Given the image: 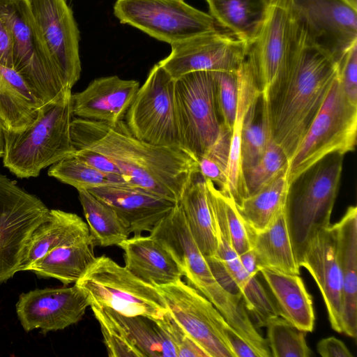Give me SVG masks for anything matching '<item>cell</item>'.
Listing matches in <instances>:
<instances>
[{
  "mask_svg": "<svg viewBox=\"0 0 357 357\" xmlns=\"http://www.w3.org/2000/svg\"><path fill=\"white\" fill-rule=\"evenodd\" d=\"M231 131L222 126L215 142L198 158L199 173L228 196L227 169Z\"/></svg>",
  "mask_w": 357,
  "mask_h": 357,
  "instance_id": "ab89813d",
  "label": "cell"
},
{
  "mask_svg": "<svg viewBox=\"0 0 357 357\" xmlns=\"http://www.w3.org/2000/svg\"><path fill=\"white\" fill-rule=\"evenodd\" d=\"M73 155L84 161L102 173L123 176L116 165L106 156L98 152L88 149H77Z\"/></svg>",
  "mask_w": 357,
  "mask_h": 357,
  "instance_id": "f6af8a7d",
  "label": "cell"
},
{
  "mask_svg": "<svg viewBox=\"0 0 357 357\" xmlns=\"http://www.w3.org/2000/svg\"><path fill=\"white\" fill-rule=\"evenodd\" d=\"M157 289L173 318L209 357H235L225 334L229 324L204 296L181 280Z\"/></svg>",
  "mask_w": 357,
  "mask_h": 357,
  "instance_id": "5bb4252c",
  "label": "cell"
},
{
  "mask_svg": "<svg viewBox=\"0 0 357 357\" xmlns=\"http://www.w3.org/2000/svg\"><path fill=\"white\" fill-rule=\"evenodd\" d=\"M357 105L346 96L337 75L326 100L289 159V183L325 156L345 155L356 149Z\"/></svg>",
  "mask_w": 357,
  "mask_h": 357,
  "instance_id": "52a82bcc",
  "label": "cell"
},
{
  "mask_svg": "<svg viewBox=\"0 0 357 357\" xmlns=\"http://www.w3.org/2000/svg\"><path fill=\"white\" fill-rule=\"evenodd\" d=\"M317 352L323 357H352L345 344L335 337L321 340L317 346Z\"/></svg>",
  "mask_w": 357,
  "mask_h": 357,
  "instance_id": "bcb514c9",
  "label": "cell"
},
{
  "mask_svg": "<svg viewBox=\"0 0 357 357\" xmlns=\"http://www.w3.org/2000/svg\"><path fill=\"white\" fill-rule=\"evenodd\" d=\"M261 273L274 298L280 317L306 333L312 332L315 315L312 298L298 274L260 267Z\"/></svg>",
  "mask_w": 357,
  "mask_h": 357,
  "instance_id": "4316f807",
  "label": "cell"
},
{
  "mask_svg": "<svg viewBox=\"0 0 357 357\" xmlns=\"http://www.w3.org/2000/svg\"><path fill=\"white\" fill-rule=\"evenodd\" d=\"M89 301L75 283L73 287L36 289L20 296L16 311L24 329L43 333L63 330L83 317Z\"/></svg>",
  "mask_w": 357,
  "mask_h": 357,
  "instance_id": "d6986e66",
  "label": "cell"
},
{
  "mask_svg": "<svg viewBox=\"0 0 357 357\" xmlns=\"http://www.w3.org/2000/svg\"><path fill=\"white\" fill-rule=\"evenodd\" d=\"M49 211L40 199L0 174V283L18 271L28 238Z\"/></svg>",
  "mask_w": 357,
  "mask_h": 357,
  "instance_id": "4fadbf2b",
  "label": "cell"
},
{
  "mask_svg": "<svg viewBox=\"0 0 357 357\" xmlns=\"http://www.w3.org/2000/svg\"><path fill=\"white\" fill-rule=\"evenodd\" d=\"M307 43L337 63L357 42V9L344 0H291Z\"/></svg>",
  "mask_w": 357,
  "mask_h": 357,
  "instance_id": "2e32d148",
  "label": "cell"
},
{
  "mask_svg": "<svg viewBox=\"0 0 357 357\" xmlns=\"http://www.w3.org/2000/svg\"><path fill=\"white\" fill-rule=\"evenodd\" d=\"M48 175L77 190L126 183L123 176L102 173L73 155L52 165Z\"/></svg>",
  "mask_w": 357,
  "mask_h": 357,
  "instance_id": "8d00e7d4",
  "label": "cell"
},
{
  "mask_svg": "<svg viewBox=\"0 0 357 357\" xmlns=\"http://www.w3.org/2000/svg\"><path fill=\"white\" fill-rule=\"evenodd\" d=\"M272 139L267 102L260 93L247 110L243 122L242 171L254 166L260 160Z\"/></svg>",
  "mask_w": 357,
  "mask_h": 357,
  "instance_id": "d590c367",
  "label": "cell"
},
{
  "mask_svg": "<svg viewBox=\"0 0 357 357\" xmlns=\"http://www.w3.org/2000/svg\"><path fill=\"white\" fill-rule=\"evenodd\" d=\"M31 14L67 89L81 74L79 32L66 0H28Z\"/></svg>",
  "mask_w": 357,
  "mask_h": 357,
  "instance_id": "ac0fdd59",
  "label": "cell"
},
{
  "mask_svg": "<svg viewBox=\"0 0 357 357\" xmlns=\"http://www.w3.org/2000/svg\"><path fill=\"white\" fill-rule=\"evenodd\" d=\"M174 82L158 63L151 69L125 116V122L135 137L155 145L180 146Z\"/></svg>",
  "mask_w": 357,
  "mask_h": 357,
  "instance_id": "7c38bea8",
  "label": "cell"
},
{
  "mask_svg": "<svg viewBox=\"0 0 357 357\" xmlns=\"http://www.w3.org/2000/svg\"><path fill=\"white\" fill-rule=\"evenodd\" d=\"M214 72H192L174 82L179 144L197 159L215 142L222 126L215 101Z\"/></svg>",
  "mask_w": 357,
  "mask_h": 357,
  "instance_id": "30bf717a",
  "label": "cell"
},
{
  "mask_svg": "<svg viewBox=\"0 0 357 357\" xmlns=\"http://www.w3.org/2000/svg\"><path fill=\"white\" fill-rule=\"evenodd\" d=\"M92 238L88 225L75 213L58 209L49 211L27 239L18 271H26L51 250Z\"/></svg>",
  "mask_w": 357,
  "mask_h": 357,
  "instance_id": "484cf974",
  "label": "cell"
},
{
  "mask_svg": "<svg viewBox=\"0 0 357 357\" xmlns=\"http://www.w3.org/2000/svg\"><path fill=\"white\" fill-rule=\"evenodd\" d=\"M350 6L357 9V0H344Z\"/></svg>",
  "mask_w": 357,
  "mask_h": 357,
  "instance_id": "816d5d0a",
  "label": "cell"
},
{
  "mask_svg": "<svg viewBox=\"0 0 357 357\" xmlns=\"http://www.w3.org/2000/svg\"><path fill=\"white\" fill-rule=\"evenodd\" d=\"M158 62L175 80L197 71L236 72L246 60L248 45L222 30L198 35L171 45Z\"/></svg>",
  "mask_w": 357,
  "mask_h": 357,
  "instance_id": "9a60e30c",
  "label": "cell"
},
{
  "mask_svg": "<svg viewBox=\"0 0 357 357\" xmlns=\"http://www.w3.org/2000/svg\"><path fill=\"white\" fill-rule=\"evenodd\" d=\"M0 17L10 32L13 69L39 102L45 105L71 91L47 50L28 0H0Z\"/></svg>",
  "mask_w": 357,
  "mask_h": 357,
  "instance_id": "8992f818",
  "label": "cell"
},
{
  "mask_svg": "<svg viewBox=\"0 0 357 357\" xmlns=\"http://www.w3.org/2000/svg\"><path fill=\"white\" fill-rule=\"evenodd\" d=\"M172 255L190 285L204 296L236 331L245 328L250 316L241 297L218 282L190 231L180 204L150 233Z\"/></svg>",
  "mask_w": 357,
  "mask_h": 357,
  "instance_id": "5b68a950",
  "label": "cell"
},
{
  "mask_svg": "<svg viewBox=\"0 0 357 357\" xmlns=\"http://www.w3.org/2000/svg\"><path fill=\"white\" fill-rule=\"evenodd\" d=\"M125 267L142 281L155 287L181 280L178 265L152 235L133 236L121 243Z\"/></svg>",
  "mask_w": 357,
  "mask_h": 357,
  "instance_id": "d4e9b609",
  "label": "cell"
},
{
  "mask_svg": "<svg viewBox=\"0 0 357 357\" xmlns=\"http://www.w3.org/2000/svg\"><path fill=\"white\" fill-rule=\"evenodd\" d=\"M75 284L87 296L89 306L155 320L162 319L168 312L157 287L142 281L105 255L96 257Z\"/></svg>",
  "mask_w": 357,
  "mask_h": 357,
  "instance_id": "ba28073f",
  "label": "cell"
},
{
  "mask_svg": "<svg viewBox=\"0 0 357 357\" xmlns=\"http://www.w3.org/2000/svg\"><path fill=\"white\" fill-rule=\"evenodd\" d=\"M5 146V130L0 121V157H3Z\"/></svg>",
  "mask_w": 357,
  "mask_h": 357,
  "instance_id": "f907efd6",
  "label": "cell"
},
{
  "mask_svg": "<svg viewBox=\"0 0 357 357\" xmlns=\"http://www.w3.org/2000/svg\"><path fill=\"white\" fill-rule=\"evenodd\" d=\"M112 206L130 233H151L176 203L129 183L112 184L89 190Z\"/></svg>",
  "mask_w": 357,
  "mask_h": 357,
  "instance_id": "7402d4cb",
  "label": "cell"
},
{
  "mask_svg": "<svg viewBox=\"0 0 357 357\" xmlns=\"http://www.w3.org/2000/svg\"><path fill=\"white\" fill-rule=\"evenodd\" d=\"M343 158L338 153L329 154L289 183L285 213L297 261L310 239L331 225Z\"/></svg>",
  "mask_w": 357,
  "mask_h": 357,
  "instance_id": "277c9868",
  "label": "cell"
},
{
  "mask_svg": "<svg viewBox=\"0 0 357 357\" xmlns=\"http://www.w3.org/2000/svg\"><path fill=\"white\" fill-rule=\"evenodd\" d=\"M238 93L236 117L231 133L229 155L227 169L228 197L236 205L247 197L244 185L241 157V130L244 116L250 105L260 91L252 72L245 61L238 71Z\"/></svg>",
  "mask_w": 357,
  "mask_h": 357,
  "instance_id": "1f68e13d",
  "label": "cell"
},
{
  "mask_svg": "<svg viewBox=\"0 0 357 357\" xmlns=\"http://www.w3.org/2000/svg\"><path fill=\"white\" fill-rule=\"evenodd\" d=\"M319 288L331 328L342 331V278L331 225L320 230L306 244L298 259Z\"/></svg>",
  "mask_w": 357,
  "mask_h": 357,
  "instance_id": "44dd1931",
  "label": "cell"
},
{
  "mask_svg": "<svg viewBox=\"0 0 357 357\" xmlns=\"http://www.w3.org/2000/svg\"><path fill=\"white\" fill-rule=\"evenodd\" d=\"M180 204L190 231L205 257H215L218 238L205 178L199 173L183 192Z\"/></svg>",
  "mask_w": 357,
  "mask_h": 357,
  "instance_id": "4dcf8cb0",
  "label": "cell"
},
{
  "mask_svg": "<svg viewBox=\"0 0 357 357\" xmlns=\"http://www.w3.org/2000/svg\"><path fill=\"white\" fill-rule=\"evenodd\" d=\"M342 278V331L357 335V208L350 206L342 218L331 225Z\"/></svg>",
  "mask_w": 357,
  "mask_h": 357,
  "instance_id": "cb8c5ba5",
  "label": "cell"
},
{
  "mask_svg": "<svg viewBox=\"0 0 357 357\" xmlns=\"http://www.w3.org/2000/svg\"><path fill=\"white\" fill-rule=\"evenodd\" d=\"M43 106L13 68L0 65V121L5 130H23Z\"/></svg>",
  "mask_w": 357,
  "mask_h": 357,
  "instance_id": "f1b7e54d",
  "label": "cell"
},
{
  "mask_svg": "<svg viewBox=\"0 0 357 357\" xmlns=\"http://www.w3.org/2000/svg\"><path fill=\"white\" fill-rule=\"evenodd\" d=\"M114 14L121 23L170 45L220 30L210 14L183 0H117Z\"/></svg>",
  "mask_w": 357,
  "mask_h": 357,
  "instance_id": "8fae6325",
  "label": "cell"
},
{
  "mask_svg": "<svg viewBox=\"0 0 357 357\" xmlns=\"http://www.w3.org/2000/svg\"><path fill=\"white\" fill-rule=\"evenodd\" d=\"M139 88V82L116 75L95 79L85 89L72 94L73 115L109 123L122 121Z\"/></svg>",
  "mask_w": 357,
  "mask_h": 357,
  "instance_id": "603a6c76",
  "label": "cell"
},
{
  "mask_svg": "<svg viewBox=\"0 0 357 357\" xmlns=\"http://www.w3.org/2000/svg\"><path fill=\"white\" fill-rule=\"evenodd\" d=\"M267 15L246 62L264 98L284 75L306 36L293 13L291 0H268Z\"/></svg>",
  "mask_w": 357,
  "mask_h": 357,
  "instance_id": "9c48e42d",
  "label": "cell"
},
{
  "mask_svg": "<svg viewBox=\"0 0 357 357\" xmlns=\"http://www.w3.org/2000/svg\"><path fill=\"white\" fill-rule=\"evenodd\" d=\"M267 328V343L274 357H310L312 351L308 347L306 332L278 316L269 319Z\"/></svg>",
  "mask_w": 357,
  "mask_h": 357,
  "instance_id": "74e56055",
  "label": "cell"
},
{
  "mask_svg": "<svg viewBox=\"0 0 357 357\" xmlns=\"http://www.w3.org/2000/svg\"><path fill=\"white\" fill-rule=\"evenodd\" d=\"M210 15L218 26L251 45L264 23L268 0H206Z\"/></svg>",
  "mask_w": 357,
  "mask_h": 357,
  "instance_id": "f546056e",
  "label": "cell"
},
{
  "mask_svg": "<svg viewBox=\"0 0 357 357\" xmlns=\"http://www.w3.org/2000/svg\"><path fill=\"white\" fill-rule=\"evenodd\" d=\"M250 236L258 269L264 267L299 275L300 266L289 235L285 206L266 229L259 232L250 231Z\"/></svg>",
  "mask_w": 357,
  "mask_h": 357,
  "instance_id": "83f0119b",
  "label": "cell"
},
{
  "mask_svg": "<svg viewBox=\"0 0 357 357\" xmlns=\"http://www.w3.org/2000/svg\"><path fill=\"white\" fill-rule=\"evenodd\" d=\"M0 65L13 68L12 38L8 25L0 17Z\"/></svg>",
  "mask_w": 357,
  "mask_h": 357,
  "instance_id": "c3c4849f",
  "label": "cell"
},
{
  "mask_svg": "<svg viewBox=\"0 0 357 357\" xmlns=\"http://www.w3.org/2000/svg\"><path fill=\"white\" fill-rule=\"evenodd\" d=\"M223 206L230 241L233 248L239 255L252 249L250 231L234 201L225 194Z\"/></svg>",
  "mask_w": 357,
  "mask_h": 357,
  "instance_id": "7bdbcfd3",
  "label": "cell"
},
{
  "mask_svg": "<svg viewBox=\"0 0 357 357\" xmlns=\"http://www.w3.org/2000/svg\"><path fill=\"white\" fill-rule=\"evenodd\" d=\"M72 92L40 108L36 119L20 132L5 130L4 166L19 178L40 171L75 151L71 138Z\"/></svg>",
  "mask_w": 357,
  "mask_h": 357,
  "instance_id": "3957f363",
  "label": "cell"
},
{
  "mask_svg": "<svg viewBox=\"0 0 357 357\" xmlns=\"http://www.w3.org/2000/svg\"><path fill=\"white\" fill-rule=\"evenodd\" d=\"M209 204L218 238L216 256L238 287L248 312L255 321V326L264 327L269 319L279 316L276 306L257 276L250 275L243 267L238 255L232 247L222 197L219 195L211 197Z\"/></svg>",
  "mask_w": 357,
  "mask_h": 357,
  "instance_id": "ffe728a7",
  "label": "cell"
},
{
  "mask_svg": "<svg viewBox=\"0 0 357 357\" xmlns=\"http://www.w3.org/2000/svg\"><path fill=\"white\" fill-rule=\"evenodd\" d=\"M90 307L99 323L109 356L177 357L169 338L155 320Z\"/></svg>",
  "mask_w": 357,
  "mask_h": 357,
  "instance_id": "e0dca14e",
  "label": "cell"
},
{
  "mask_svg": "<svg viewBox=\"0 0 357 357\" xmlns=\"http://www.w3.org/2000/svg\"><path fill=\"white\" fill-rule=\"evenodd\" d=\"M75 149H88L112 160L126 183L178 203L199 173L198 159L181 146L155 145L135 137L125 121L115 123L73 118Z\"/></svg>",
  "mask_w": 357,
  "mask_h": 357,
  "instance_id": "6da1fadb",
  "label": "cell"
},
{
  "mask_svg": "<svg viewBox=\"0 0 357 357\" xmlns=\"http://www.w3.org/2000/svg\"><path fill=\"white\" fill-rule=\"evenodd\" d=\"M337 79L349 100L357 105V42L337 62Z\"/></svg>",
  "mask_w": 357,
  "mask_h": 357,
  "instance_id": "ee69618b",
  "label": "cell"
},
{
  "mask_svg": "<svg viewBox=\"0 0 357 357\" xmlns=\"http://www.w3.org/2000/svg\"><path fill=\"white\" fill-rule=\"evenodd\" d=\"M238 71L214 72V95L218 115L221 124L231 131L237 109Z\"/></svg>",
  "mask_w": 357,
  "mask_h": 357,
  "instance_id": "60d3db41",
  "label": "cell"
},
{
  "mask_svg": "<svg viewBox=\"0 0 357 357\" xmlns=\"http://www.w3.org/2000/svg\"><path fill=\"white\" fill-rule=\"evenodd\" d=\"M92 238L56 248L31 264L27 270L37 275L54 278L64 285L76 282L96 260Z\"/></svg>",
  "mask_w": 357,
  "mask_h": 357,
  "instance_id": "d6a6232c",
  "label": "cell"
},
{
  "mask_svg": "<svg viewBox=\"0 0 357 357\" xmlns=\"http://www.w3.org/2000/svg\"><path fill=\"white\" fill-rule=\"evenodd\" d=\"M238 257L243 267L248 273L252 276H257L259 273V269L254 251L250 249L240 254Z\"/></svg>",
  "mask_w": 357,
  "mask_h": 357,
  "instance_id": "681fc988",
  "label": "cell"
},
{
  "mask_svg": "<svg viewBox=\"0 0 357 357\" xmlns=\"http://www.w3.org/2000/svg\"><path fill=\"white\" fill-rule=\"evenodd\" d=\"M155 321L169 338L176 349L177 357H209L177 323L169 310L162 319H156Z\"/></svg>",
  "mask_w": 357,
  "mask_h": 357,
  "instance_id": "b9f144b4",
  "label": "cell"
},
{
  "mask_svg": "<svg viewBox=\"0 0 357 357\" xmlns=\"http://www.w3.org/2000/svg\"><path fill=\"white\" fill-rule=\"evenodd\" d=\"M289 186L285 172L236 205L250 231H261L273 221L285 206Z\"/></svg>",
  "mask_w": 357,
  "mask_h": 357,
  "instance_id": "836d02e7",
  "label": "cell"
},
{
  "mask_svg": "<svg viewBox=\"0 0 357 357\" xmlns=\"http://www.w3.org/2000/svg\"><path fill=\"white\" fill-rule=\"evenodd\" d=\"M288 163L289 158L284 151L272 139L260 160L254 166L243 171L247 197L257 192L287 172Z\"/></svg>",
  "mask_w": 357,
  "mask_h": 357,
  "instance_id": "f35d334b",
  "label": "cell"
},
{
  "mask_svg": "<svg viewBox=\"0 0 357 357\" xmlns=\"http://www.w3.org/2000/svg\"><path fill=\"white\" fill-rule=\"evenodd\" d=\"M225 334L235 357H259L253 347L229 325L225 328Z\"/></svg>",
  "mask_w": 357,
  "mask_h": 357,
  "instance_id": "7dc6e473",
  "label": "cell"
},
{
  "mask_svg": "<svg viewBox=\"0 0 357 357\" xmlns=\"http://www.w3.org/2000/svg\"><path fill=\"white\" fill-rule=\"evenodd\" d=\"M337 75V63L303 43L266 98L273 140L292 155L324 104Z\"/></svg>",
  "mask_w": 357,
  "mask_h": 357,
  "instance_id": "7a4b0ae2",
  "label": "cell"
},
{
  "mask_svg": "<svg viewBox=\"0 0 357 357\" xmlns=\"http://www.w3.org/2000/svg\"><path fill=\"white\" fill-rule=\"evenodd\" d=\"M77 191L95 246H119L128 238L129 229L112 206L89 190Z\"/></svg>",
  "mask_w": 357,
  "mask_h": 357,
  "instance_id": "e575fe53",
  "label": "cell"
}]
</instances>
